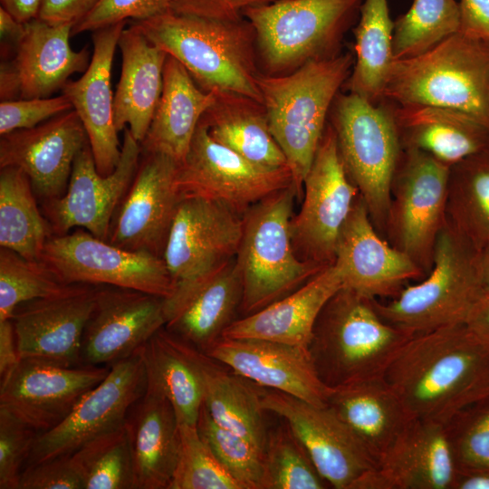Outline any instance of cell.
<instances>
[{
  "instance_id": "28",
  "label": "cell",
  "mask_w": 489,
  "mask_h": 489,
  "mask_svg": "<svg viewBox=\"0 0 489 489\" xmlns=\"http://www.w3.org/2000/svg\"><path fill=\"white\" fill-rule=\"evenodd\" d=\"M342 287L340 269L329 265L288 295L235 319L223 337L260 339L307 348L322 308Z\"/></svg>"
},
{
  "instance_id": "8",
  "label": "cell",
  "mask_w": 489,
  "mask_h": 489,
  "mask_svg": "<svg viewBox=\"0 0 489 489\" xmlns=\"http://www.w3.org/2000/svg\"><path fill=\"white\" fill-rule=\"evenodd\" d=\"M345 170L358 187L370 218L386 233L391 185L403 148L392 104H374L352 92L338 93L329 114Z\"/></svg>"
},
{
  "instance_id": "4",
  "label": "cell",
  "mask_w": 489,
  "mask_h": 489,
  "mask_svg": "<svg viewBox=\"0 0 489 489\" xmlns=\"http://www.w3.org/2000/svg\"><path fill=\"white\" fill-rule=\"evenodd\" d=\"M413 335L385 321L373 299L341 287L319 314L308 350L321 379L336 388L384 378Z\"/></svg>"
},
{
  "instance_id": "52",
  "label": "cell",
  "mask_w": 489,
  "mask_h": 489,
  "mask_svg": "<svg viewBox=\"0 0 489 489\" xmlns=\"http://www.w3.org/2000/svg\"><path fill=\"white\" fill-rule=\"evenodd\" d=\"M277 0H173L172 12L219 20H237L249 7Z\"/></svg>"
},
{
  "instance_id": "9",
  "label": "cell",
  "mask_w": 489,
  "mask_h": 489,
  "mask_svg": "<svg viewBox=\"0 0 489 489\" xmlns=\"http://www.w3.org/2000/svg\"><path fill=\"white\" fill-rule=\"evenodd\" d=\"M363 0H277L246 8L270 73L292 72L312 60L336 56Z\"/></svg>"
},
{
  "instance_id": "1",
  "label": "cell",
  "mask_w": 489,
  "mask_h": 489,
  "mask_svg": "<svg viewBox=\"0 0 489 489\" xmlns=\"http://www.w3.org/2000/svg\"><path fill=\"white\" fill-rule=\"evenodd\" d=\"M384 379L416 419L446 425L489 397V344L465 323L414 334Z\"/></svg>"
},
{
  "instance_id": "19",
  "label": "cell",
  "mask_w": 489,
  "mask_h": 489,
  "mask_svg": "<svg viewBox=\"0 0 489 489\" xmlns=\"http://www.w3.org/2000/svg\"><path fill=\"white\" fill-rule=\"evenodd\" d=\"M110 369L65 367L20 359L0 385V408L39 434L61 423L82 397L108 375Z\"/></svg>"
},
{
  "instance_id": "15",
  "label": "cell",
  "mask_w": 489,
  "mask_h": 489,
  "mask_svg": "<svg viewBox=\"0 0 489 489\" xmlns=\"http://www.w3.org/2000/svg\"><path fill=\"white\" fill-rule=\"evenodd\" d=\"M146 387L139 348L111 364L106 378L84 394L61 423L38 435L26 466L72 455L94 437L124 424Z\"/></svg>"
},
{
  "instance_id": "57",
  "label": "cell",
  "mask_w": 489,
  "mask_h": 489,
  "mask_svg": "<svg viewBox=\"0 0 489 489\" xmlns=\"http://www.w3.org/2000/svg\"><path fill=\"white\" fill-rule=\"evenodd\" d=\"M451 489H489V468L455 465Z\"/></svg>"
},
{
  "instance_id": "16",
  "label": "cell",
  "mask_w": 489,
  "mask_h": 489,
  "mask_svg": "<svg viewBox=\"0 0 489 489\" xmlns=\"http://www.w3.org/2000/svg\"><path fill=\"white\" fill-rule=\"evenodd\" d=\"M261 404L264 411L285 420L330 487L350 489L359 477L378 466L329 405L315 406L273 389L261 391Z\"/></svg>"
},
{
  "instance_id": "58",
  "label": "cell",
  "mask_w": 489,
  "mask_h": 489,
  "mask_svg": "<svg viewBox=\"0 0 489 489\" xmlns=\"http://www.w3.org/2000/svg\"><path fill=\"white\" fill-rule=\"evenodd\" d=\"M465 325L474 335L489 344V294H483L476 301Z\"/></svg>"
},
{
  "instance_id": "48",
  "label": "cell",
  "mask_w": 489,
  "mask_h": 489,
  "mask_svg": "<svg viewBox=\"0 0 489 489\" xmlns=\"http://www.w3.org/2000/svg\"><path fill=\"white\" fill-rule=\"evenodd\" d=\"M39 433L0 408V489H18Z\"/></svg>"
},
{
  "instance_id": "5",
  "label": "cell",
  "mask_w": 489,
  "mask_h": 489,
  "mask_svg": "<svg viewBox=\"0 0 489 489\" xmlns=\"http://www.w3.org/2000/svg\"><path fill=\"white\" fill-rule=\"evenodd\" d=\"M383 99L457 110L489 128V41L456 33L420 55L395 60Z\"/></svg>"
},
{
  "instance_id": "54",
  "label": "cell",
  "mask_w": 489,
  "mask_h": 489,
  "mask_svg": "<svg viewBox=\"0 0 489 489\" xmlns=\"http://www.w3.org/2000/svg\"><path fill=\"white\" fill-rule=\"evenodd\" d=\"M459 30L463 35L489 41V0H459Z\"/></svg>"
},
{
  "instance_id": "45",
  "label": "cell",
  "mask_w": 489,
  "mask_h": 489,
  "mask_svg": "<svg viewBox=\"0 0 489 489\" xmlns=\"http://www.w3.org/2000/svg\"><path fill=\"white\" fill-rule=\"evenodd\" d=\"M197 431L215 456L243 489H259L264 450L249 439L217 425L203 404Z\"/></svg>"
},
{
  "instance_id": "22",
  "label": "cell",
  "mask_w": 489,
  "mask_h": 489,
  "mask_svg": "<svg viewBox=\"0 0 489 489\" xmlns=\"http://www.w3.org/2000/svg\"><path fill=\"white\" fill-rule=\"evenodd\" d=\"M334 264L340 269L342 287L369 299L394 298L408 281L426 276L408 254L380 235L360 195L339 234Z\"/></svg>"
},
{
  "instance_id": "17",
  "label": "cell",
  "mask_w": 489,
  "mask_h": 489,
  "mask_svg": "<svg viewBox=\"0 0 489 489\" xmlns=\"http://www.w3.org/2000/svg\"><path fill=\"white\" fill-rule=\"evenodd\" d=\"M178 162L162 153L141 152L133 181L117 208L108 241L162 257L181 197Z\"/></svg>"
},
{
  "instance_id": "11",
  "label": "cell",
  "mask_w": 489,
  "mask_h": 489,
  "mask_svg": "<svg viewBox=\"0 0 489 489\" xmlns=\"http://www.w3.org/2000/svg\"><path fill=\"white\" fill-rule=\"evenodd\" d=\"M40 260L66 284L111 285L162 298L175 289L162 257L119 247L82 228L51 236Z\"/></svg>"
},
{
  "instance_id": "24",
  "label": "cell",
  "mask_w": 489,
  "mask_h": 489,
  "mask_svg": "<svg viewBox=\"0 0 489 489\" xmlns=\"http://www.w3.org/2000/svg\"><path fill=\"white\" fill-rule=\"evenodd\" d=\"M205 353L261 388L326 406L331 391L319 377L309 350L260 339L221 337Z\"/></svg>"
},
{
  "instance_id": "53",
  "label": "cell",
  "mask_w": 489,
  "mask_h": 489,
  "mask_svg": "<svg viewBox=\"0 0 489 489\" xmlns=\"http://www.w3.org/2000/svg\"><path fill=\"white\" fill-rule=\"evenodd\" d=\"M99 0H40L37 18L53 24L74 26Z\"/></svg>"
},
{
  "instance_id": "37",
  "label": "cell",
  "mask_w": 489,
  "mask_h": 489,
  "mask_svg": "<svg viewBox=\"0 0 489 489\" xmlns=\"http://www.w3.org/2000/svg\"><path fill=\"white\" fill-rule=\"evenodd\" d=\"M216 95V101L201 118L209 135L254 164L288 167L270 131L264 105L234 94Z\"/></svg>"
},
{
  "instance_id": "41",
  "label": "cell",
  "mask_w": 489,
  "mask_h": 489,
  "mask_svg": "<svg viewBox=\"0 0 489 489\" xmlns=\"http://www.w3.org/2000/svg\"><path fill=\"white\" fill-rule=\"evenodd\" d=\"M72 455L82 473L85 489H137L127 420L90 440Z\"/></svg>"
},
{
  "instance_id": "39",
  "label": "cell",
  "mask_w": 489,
  "mask_h": 489,
  "mask_svg": "<svg viewBox=\"0 0 489 489\" xmlns=\"http://www.w3.org/2000/svg\"><path fill=\"white\" fill-rule=\"evenodd\" d=\"M28 176L15 167L0 170V246L40 260L53 232L38 206Z\"/></svg>"
},
{
  "instance_id": "10",
  "label": "cell",
  "mask_w": 489,
  "mask_h": 489,
  "mask_svg": "<svg viewBox=\"0 0 489 489\" xmlns=\"http://www.w3.org/2000/svg\"><path fill=\"white\" fill-rule=\"evenodd\" d=\"M450 167L417 149H403L391 185L386 234L425 273L431 270L446 223Z\"/></svg>"
},
{
  "instance_id": "18",
  "label": "cell",
  "mask_w": 489,
  "mask_h": 489,
  "mask_svg": "<svg viewBox=\"0 0 489 489\" xmlns=\"http://www.w3.org/2000/svg\"><path fill=\"white\" fill-rule=\"evenodd\" d=\"M242 231V216L225 205L182 198L162 255L175 288L235 258Z\"/></svg>"
},
{
  "instance_id": "36",
  "label": "cell",
  "mask_w": 489,
  "mask_h": 489,
  "mask_svg": "<svg viewBox=\"0 0 489 489\" xmlns=\"http://www.w3.org/2000/svg\"><path fill=\"white\" fill-rule=\"evenodd\" d=\"M204 404L220 427L236 433L264 451L269 431L259 386L199 350Z\"/></svg>"
},
{
  "instance_id": "56",
  "label": "cell",
  "mask_w": 489,
  "mask_h": 489,
  "mask_svg": "<svg viewBox=\"0 0 489 489\" xmlns=\"http://www.w3.org/2000/svg\"><path fill=\"white\" fill-rule=\"evenodd\" d=\"M14 325L11 320L0 321V379L5 377L19 362Z\"/></svg>"
},
{
  "instance_id": "49",
  "label": "cell",
  "mask_w": 489,
  "mask_h": 489,
  "mask_svg": "<svg viewBox=\"0 0 489 489\" xmlns=\"http://www.w3.org/2000/svg\"><path fill=\"white\" fill-rule=\"evenodd\" d=\"M173 0H99L72 27V35L109 26L130 18L147 20L172 10Z\"/></svg>"
},
{
  "instance_id": "59",
  "label": "cell",
  "mask_w": 489,
  "mask_h": 489,
  "mask_svg": "<svg viewBox=\"0 0 489 489\" xmlns=\"http://www.w3.org/2000/svg\"><path fill=\"white\" fill-rule=\"evenodd\" d=\"M0 99L1 101L20 99L18 78L10 60L0 64Z\"/></svg>"
},
{
  "instance_id": "46",
  "label": "cell",
  "mask_w": 489,
  "mask_h": 489,
  "mask_svg": "<svg viewBox=\"0 0 489 489\" xmlns=\"http://www.w3.org/2000/svg\"><path fill=\"white\" fill-rule=\"evenodd\" d=\"M180 446L168 489H243L201 438L197 425L179 423Z\"/></svg>"
},
{
  "instance_id": "44",
  "label": "cell",
  "mask_w": 489,
  "mask_h": 489,
  "mask_svg": "<svg viewBox=\"0 0 489 489\" xmlns=\"http://www.w3.org/2000/svg\"><path fill=\"white\" fill-rule=\"evenodd\" d=\"M68 285L43 261L29 260L1 247L0 321L11 320L20 304L52 296Z\"/></svg>"
},
{
  "instance_id": "3",
  "label": "cell",
  "mask_w": 489,
  "mask_h": 489,
  "mask_svg": "<svg viewBox=\"0 0 489 489\" xmlns=\"http://www.w3.org/2000/svg\"><path fill=\"white\" fill-rule=\"evenodd\" d=\"M354 62L347 53L309 61L286 75L257 77L270 131L286 157L298 197L334 99Z\"/></svg>"
},
{
  "instance_id": "50",
  "label": "cell",
  "mask_w": 489,
  "mask_h": 489,
  "mask_svg": "<svg viewBox=\"0 0 489 489\" xmlns=\"http://www.w3.org/2000/svg\"><path fill=\"white\" fill-rule=\"evenodd\" d=\"M71 110H73V107L62 93L57 97L1 101L0 135L34 128Z\"/></svg>"
},
{
  "instance_id": "26",
  "label": "cell",
  "mask_w": 489,
  "mask_h": 489,
  "mask_svg": "<svg viewBox=\"0 0 489 489\" xmlns=\"http://www.w3.org/2000/svg\"><path fill=\"white\" fill-rule=\"evenodd\" d=\"M455 471L445 425L414 419L350 489H451Z\"/></svg>"
},
{
  "instance_id": "60",
  "label": "cell",
  "mask_w": 489,
  "mask_h": 489,
  "mask_svg": "<svg viewBox=\"0 0 489 489\" xmlns=\"http://www.w3.org/2000/svg\"><path fill=\"white\" fill-rule=\"evenodd\" d=\"M0 3L1 7L25 24L37 17L40 0H0Z\"/></svg>"
},
{
  "instance_id": "2",
  "label": "cell",
  "mask_w": 489,
  "mask_h": 489,
  "mask_svg": "<svg viewBox=\"0 0 489 489\" xmlns=\"http://www.w3.org/2000/svg\"><path fill=\"white\" fill-rule=\"evenodd\" d=\"M133 24L154 45L180 62L202 90L263 104L255 33L246 18L219 20L169 11Z\"/></svg>"
},
{
  "instance_id": "51",
  "label": "cell",
  "mask_w": 489,
  "mask_h": 489,
  "mask_svg": "<svg viewBox=\"0 0 489 489\" xmlns=\"http://www.w3.org/2000/svg\"><path fill=\"white\" fill-rule=\"evenodd\" d=\"M18 489H85L82 473L72 455L27 465Z\"/></svg>"
},
{
  "instance_id": "6",
  "label": "cell",
  "mask_w": 489,
  "mask_h": 489,
  "mask_svg": "<svg viewBox=\"0 0 489 489\" xmlns=\"http://www.w3.org/2000/svg\"><path fill=\"white\" fill-rule=\"evenodd\" d=\"M298 193L279 190L249 207L242 216V237L235 255L243 285L239 312L254 313L292 292L325 267L295 254L290 221Z\"/></svg>"
},
{
  "instance_id": "47",
  "label": "cell",
  "mask_w": 489,
  "mask_h": 489,
  "mask_svg": "<svg viewBox=\"0 0 489 489\" xmlns=\"http://www.w3.org/2000/svg\"><path fill=\"white\" fill-rule=\"evenodd\" d=\"M445 428L455 465L489 468V397L459 411Z\"/></svg>"
},
{
  "instance_id": "25",
  "label": "cell",
  "mask_w": 489,
  "mask_h": 489,
  "mask_svg": "<svg viewBox=\"0 0 489 489\" xmlns=\"http://www.w3.org/2000/svg\"><path fill=\"white\" fill-rule=\"evenodd\" d=\"M127 21L92 31L93 53L83 75L62 89L87 133L98 172L106 177L117 167L121 145L114 122L110 78L114 53Z\"/></svg>"
},
{
  "instance_id": "42",
  "label": "cell",
  "mask_w": 489,
  "mask_h": 489,
  "mask_svg": "<svg viewBox=\"0 0 489 489\" xmlns=\"http://www.w3.org/2000/svg\"><path fill=\"white\" fill-rule=\"evenodd\" d=\"M459 5L455 0H414L394 21L393 57L420 55L458 33Z\"/></svg>"
},
{
  "instance_id": "21",
  "label": "cell",
  "mask_w": 489,
  "mask_h": 489,
  "mask_svg": "<svg viewBox=\"0 0 489 489\" xmlns=\"http://www.w3.org/2000/svg\"><path fill=\"white\" fill-rule=\"evenodd\" d=\"M97 285L69 284L52 296L20 304L11 321L20 359L76 367Z\"/></svg>"
},
{
  "instance_id": "12",
  "label": "cell",
  "mask_w": 489,
  "mask_h": 489,
  "mask_svg": "<svg viewBox=\"0 0 489 489\" xmlns=\"http://www.w3.org/2000/svg\"><path fill=\"white\" fill-rule=\"evenodd\" d=\"M292 184L289 167L273 168L247 160L215 140L201 120L176 177L181 198L216 201L241 216L255 203Z\"/></svg>"
},
{
  "instance_id": "40",
  "label": "cell",
  "mask_w": 489,
  "mask_h": 489,
  "mask_svg": "<svg viewBox=\"0 0 489 489\" xmlns=\"http://www.w3.org/2000/svg\"><path fill=\"white\" fill-rule=\"evenodd\" d=\"M446 218L478 250L489 246V151L450 167Z\"/></svg>"
},
{
  "instance_id": "23",
  "label": "cell",
  "mask_w": 489,
  "mask_h": 489,
  "mask_svg": "<svg viewBox=\"0 0 489 489\" xmlns=\"http://www.w3.org/2000/svg\"><path fill=\"white\" fill-rule=\"evenodd\" d=\"M89 142L74 110L34 128L0 138V168L15 167L29 177L39 204L62 197L77 154Z\"/></svg>"
},
{
  "instance_id": "32",
  "label": "cell",
  "mask_w": 489,
  "mask_h": 489,
  "mask_svg": "<svg viewBox=\"0 0 489 489\" xmlns=\"http://www.w3.org/2000/svg\"><path fill=\"white\" fill-rule=\"evenodd\" d=\"M216 98V93L202 90L184 65L168 54L161 95L140 143L141 152L162 153L180 163L201 118Z\"/></svg>"
},
{
  "instance_id": "55",
  "label": "cell",
  "mask_w": 489,
  "mask_h": 489,
  "mask_svg": "<svg viewBox=\"0 0 489 489\" xmlns=\"http://www.w3.org/2000/svg\"><path fill=\"white\" fill-rule=\"evenodd\" d=\"M25 34V24L19 22L0 6L1 55L4 60L14 56Z\"/></svg>"
},
{
  "instance_id": "34",
  "label": "cell",
  "mask_w": 489,
  "mask_h": 489,
  "mask_svg": "<svg viewBox=\"0 0 489 489\" xmlns=\"http://www.w3.org/2000/svg\"><path fill=\"white\" fill-rule=\"evenodd\" d=\"M129 425L137 489H168L177 465L179 422L169 400L147 388L130 409Z\"/></svg>"
},
{
  "instance_id": "29",
  "label": "cell",
  "mask_w": 489,
  "mask_h": 489,
  "mask_svg": "<svg viewBox=\"0 0 489 489\" xmlns=\"http://www.w3.org/2000/svg\"><path fill=\"white\" fill-rule=\"evenodd\" d=\"M391 104L403 149L422 150L449 167L489 151V128L465 112L434 105Z\"/></svg>"
},
{
  "instance_id": "43",
  "label": "cell",
  "mask_w": 489,
  "mask_h": 489,
  "mask_svg": "<svg viewBox=\"0 0 489 489\" xmlns=\"http://www.w3.org/2000/svg\"><path fill=\"white\" fill-rule=\"evenodd\" d=\"M327 482L314 466L287 424L269 431L259 489H325Z\"/></svg>"
},
{
  "instance_id": "14",
  "label": "cell",
  "mask_w": 489,
  "mask_h": 489,
  "mask_svg": "<svg viewBox=\"0 0 489 489\" xmlns=\"http://www.w3.org/2000/svg\"><path fill=\"white\" fill-rule=\"evenodd\" d=\"M140 157V143L129 129H124L117 167L103 177L97 170L88 142L74 159L65 194L40 203L53 235L82 228L108 241L113 216L133 181Z\"/></svg>"
},
{
  "instance_id": "13",
  "label": "cell",
  "mask_w": 489,
  "mask_h": 489,
  "mask_svg": "<svg viewBox=\"0 0 489 489\" xmlns=\"http://www.w3.org/2000/svg\"><path fill=\"white\" fill-rule=\"evenodd\" d=\"M302 204L290 221L296 255L323 267L335 262L339 234L360 195L340 156L337 138L327 123L304 178Z\"/></svg>"
},
{
  "instance_id": "31",
  "label": "cell",
  "mask_w": 489,
  "mask_h": 489,
  "mask_svg": "<svg viewBox=\"0 0 489 489\" xmlns=\"http://www.w3.org/2000/svg\"><path fill=\"white\" fill-rule=\"evenodd\" d=\"M122 56L120 78L114 95V122L118 131L127 125L141 143L146 137L163 86L167 53L154 45L132 24L118 42Z\"/></svg>"
},
{
  "instance_id": "20",
  "label": "cell",
  "mask_w": 489,
  "mask_h": 489,
  "mask_svg": "<svg viewBox=\"0 0 489 489\" xmlns=\"http://www.w3.org/2000/svg\"><path fill=\"white\" fill-rule=\"evenodd\" d=\"M166 323L165 298L97 285L95 305L83 331L81 364L99 367L129 358Z\"/></svg>"
},
{
  "instance_id": "27",
  "label": "cell",
  "mask_w": 489,
  "mask_h": 489,
  "mask_svg": "<svg viewBox=\"0 0 489 489\" xmlns=\"http://www.w3.org/2000/svg\"><path fill=\"white\" fill-rule=\"evenodd\" d=\"M242 296L235 257L165 298V328L205 352L235 320Z\"/></svg>"
},
{
  "instance_id": "38",
  "label": "cell",
  "mask_w": 489,
  "mask_h": 489,
  "mask_svg": "<svg viewBox=\"0 0 489 489\" xmlns=\"http://www.w3.org/2000/svg\"><path fill=\"white\" fill-rule=\"evenodd\" d=\"M393 29L388 0H363L354 29L355 62L345 84L355 93L378 104L394 62Z\"/></svg>"
},
{
  "instance_id": "33",
  "label": "cell",
  "mask_w": 489,
  "mask_h": 489,
  "mask_svg": "<svg viewBox=\"0 0 489 489\" xmlns=\"http://www.w3.org/2000/svg\"><path fill=\"white\" fill-rule=\"evenodd\" d=\"M379 464L414 418L384 378L331 388L328 404Z\"/></svg>"
},
{
  "instance_id": "30",
  "label": "cell",
  "mask_w": 489,
  "mask_h": 489,
  "mask_svg": "<svg viewBox=\"0 0 489 489\" xmlns=\"http://www.w3.org/2000/svg\"><path fill=\"white\" fill-rule=\"evenodd\" d=\"M72 25L39 18L25 23V34L10 62L20 85V99L47 98L62 89L69 77L84 72L90 62L86 47L70 45Z\"/></svg>"
},
{
  "instance_id": "61",
  "label": "cell",
  "mask_w": 489,
  "mask_h": 489,
  "mask_svg": "<svg viewBox=\"0 0 489 489\" xmlns=\"http://www.w3.org/2000/svg\"><path fill=\"white\" fill-rule=\"evenodd\" d=\"M479 269L483 294H489V246L480 251Z\"/></svg>"
},
{
  "instance_id": "7",
  "label": "cell",
  "mask_w": 489,
  "mask_h": 489,
  "mask_svg": "<svg viewBox=\"0 0 489 489\" xmlns=\"http://www.w3.org/2000/svg\"><path fill=\"white\" fill-rule=\"evenodd\" d=\"M480 250L447 220L438 235L431 270L388 302L373 299L388 322L413 334L465 323L483 295Z\"/></svg>"
},
{
  "instance_id": "35",
  "label": "cell",
  "mask_w": 489,
  "mask_h": 489,
  "mask_svg": "<svg viewBox=\"0 0 489 489\" xmlns=\"http://www.w3.org/2000/svg\"><path fill=\"white\" fill-rule=\"evenodd\" d=\"M141 352L146 388L169 400L179 423L196 426L204 404L199 350L164 327L141 347Z\"/></svg>"
}]
</instances>
